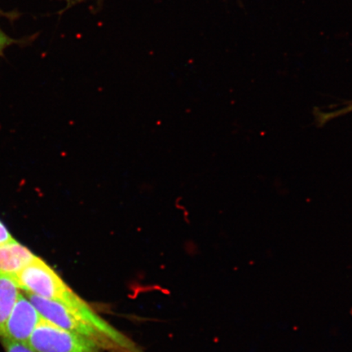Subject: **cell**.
Masks as SVG:
<instances>
[{
    "instance_id": "9",
    "label": "cell",
    "mask_w": 352,
    "mask_h": 352,
    "mask_svg": "<svg viewBox=\"0 0 352 352\" xmlns=\"http://www.w3.org/2000/svg\"><path fill=\"white\" fill-rule=\"evenodd\" d=\"M13 239H13L6 224L0 220V245L7 243V242H10Z\"/></svg>"
},
{
    "instance_id": "6",
    "label": "cell",
    "mask_w": 352,
    "mask_h": 352,
    "mask_svg": "<svg viewBox=\"0 0 352 352\" xmlns=\"http://www.w3.org/2000/svg\"><path fill=\"white\" fill-rule=\"evenodd\" d=\"M13 277L0 274V331L20 296V290Z\"/></svg>"
},
{
    "instance_id": "3",
    "label": "cell",
    "mask_w": 352,
    "mask_h": 352,
    "mask_svg": "<svg viewBox=\"0 0 352 352\" xmlns=\"http://www.w3.org/2000/svg\"><path fill=\"white\" fill-rule=\"evenodd\" d=\"M34 352H102L95 343L43 320L28 344Z\"/></svg>"
},
{
    "instance_id": "8",
    "label": "cell",
    "mask_w": 352,
    "mask_h": 352,
    "mask_svg": "<svg viewBox=\"0 0 352 352\" xmlns=\"http://www.w3.org/2000/svg\"><path fill=\"white\" fill-rule=\"evenodd\" d=\"M2 344L6 349V352H34L30 349L28 345L23 343L7 340V338H0Z\"/></svg>"
},
{
    "instance_id": "10",
    "label": "cell",
    "mask_w": 352,
    "mask_h": 352,
    "mask_svg": "<svg viewBox=\"0 0 352 352\" xmlns=\"http://www.w3.org/2000/svg\"><path fill=\"white\" fill-rule=\"evenodd\" d=\"M14 41L12 38L8 36V35L3 32L0 28V56L3 54L4 50L11 44L14 43Z\"/></svg>"
},
{
    "instance_id": "7",
    "label": "cell",
    "mask_w": 352,
    "mask_h": 352,
    "mask_svg": "<svg viewBox=\"0 0 352 352\" xmlns=\"http://www.w3.org/2000/svg\"><path fill=\"white\" fill-rule=\"evenodd\" d=\"M351 111L352 104L347 105V107L345 108L338 109L336 110V111L333 112H318V113L316 114V120H318L319 126H323L324 124H325V123L333 120V118L344 116V114Z\"/></svg>"
},
{
    "instance_id": "2",
    "label": "cell",
    "mask_w": 352,
    "mask_h": 352,
    "mask_svg": "<svg viewBox=\"0 0 352 352\" xmlns=\"http://www.w3.org/2000/svg\"><path fill=\"white\" fill-rule=\"evenodd\" d=\"M13 279L25 294L50 300L67 303L76 294L45 261L37 256Z\"/></svg>"
},
{
    "instance_id": "1",
    "label": "cell",
    "mask_w": 352,
    "mask_h": 352,
    "mask_svg": "<svg viewBox=\"0 0 352 352\" xmlns=\"http://www.w3.org/2000/svg\"><path fill=\"white\" fill-rule=\"evenodd\" d=\"M44 320L88 340L109 352H143L135 343L77 296L69 305L25 294Z\"/></svg>"
},
{
    "instance_id": "4",
    "label": "cell",
    "mask_w": 352,
    "mask_h": 352,
    "mask_svg": "<svg viewBox=\"0 0 352 352\" xmlns=\"http://www.w3.org/2000/svg\"><path fill=\"white\" fill-rule=\"evenodd\" d=\"M43 320L42 316L25 294H20L8 316L0 338L28 344L35 328Z\"/></svg>"
},
{
    "instance_id": "5",
    "label": "cell",
    "mask_w": 352,
    "mask_h": 352,
    "mask_svg": "<svg viewBox=\"0 0 352 352\" xmlns=\"http://www.w3.org/2000/svg\"><path fill=\"white\" fill-rule=\"evenodd\" d=\"M35 258L36 255L15 239L0 245V274L14 277Z\"/></svg>"
}]
</instances>
